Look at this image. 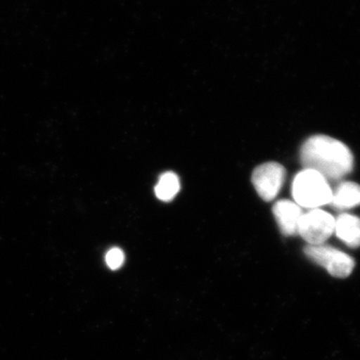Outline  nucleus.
<instances>
[{
    "label": "nucleus",
    "mask_w": 360,
    "mask_h": 360,
    "mask_svg": "<svg viewBox=\"0 0 360 360\" xmlns=\"http://www.w3.org/2000/svg\"><path fill=\"white\" fill-rule=\"evenodd\" d=\"M335 229V217L324 210L315 208L302 215L298 234L309 245H321L330 238Z\"/></svg>",
    "instance_id": "4"
},
{
    "label": "nucleus",
    "mask_w": 360,
    "mask_h": 360,
    "mask_svg": "<svg viewBox=\"0 0 360 360\" xmlns=\"http://www.w3.org/2000/svg\"><path fill=\"white\" fill-rule=\"evenodd\" d=\"M304 252L309 259L324 267L329 274L338 278L349 276L354 269V260L349 255L331 246L307 245Z\"/></svg>",
    "instance_id": "3"
},
{
    "label": "nucleus",
    "mask_w": 360,
    "mask_h": 360,
    "mask_svg": "<svg viewBox=\"0 0 360 360\" xmlns=\"http://www.w3.org/2000/svg\"><path fill=\"white\" fill-rule=\"evenodd\" d=\"M285 168L277 162H266L253 170L251 181L258 195L271 201L278 195L285 180Z\"/></svg>",
    "instance_id": "5"
},
{
    "label": "nucleus",
    "mask_w": 360,
    "mask_h": 360,
    "mask_svg": "<svg viewBox=\"0 0 360 360\" xmlns=\"http://www.w3.org/2000/svg\"><path fill=\"white\" fill-rule=\"evenodd\" d=\"M272 212L283 236H293L298 234L300 219L303 215L300 205L290 200H279L274 205Z\"/></svg>",
    "instance_id": "6"
},
{
    "label": "nucleus",
    "mask_w": 360,
    "mask_h": 360,
    "mask_svg": "<svg viewBox=\"0 0 360 360\" xmlns=\"http://www.w3.org/2000/svg\"><path fill=\"white\" fill-rule=\"evenodd\" d=\"M300 161L305 169L319 172L326 180H338L354 167V155L342 142L328 135H314L303 143Z\"/></svg>",
    "instance_id": "1"
},
{
    "label": "nucleus",
    "mask_w": 360,
    "mask_h": 360,
    "mask_svg": "<svg viewBox=\"0 0 360 360\" xmlns=\"http://www.w3.org/2000/svg\"><path fill=\"white\" fill-rule=\"evenodd\" d=\"M330 205L338 210H349L360 205V186L354 182H343L333 191Z\"/></svg>",
    "instance_id": "8"
},
{
    "label": "nucleus",
    "mask_w": 360,
    "mask_h": 360,
    "mask_svg": "<svg viewBox=\"0 0 360 360\" xmlns=\"http://www.w3.org/2000/svg\"><path fill=\"white\" fill-rule=\"evenodd\" d=\"M292 196L300 207L315 210L330 203L333 191L328 180L319 172L303 169L293 179Z\"/></svg>",
    "instance_id": "2"
},
{
    "label": "nucleus",
    "mask_w": 360,
    "mask_h": 360,
    "mask_svg": "<svg viewBox=\"0 0 360 360\" xmlns=\"http://www.w3.org/2000/svg\"><path fill=\"white\" fill-rule=\"evenodd\" d=\"M124 253L120 248H111L105 255V262L110 269L117 270L124 262Z\"/></svg>",
    "instance_id": "10"
},
{
    "label": "nucleus",
    "mask_w": 360,
    "mask_h": 360,
    "mask_svg": "<svg viewBox=\"0 0 360 360\" xmlns=\"http://www.w3.org/2000/svg\"><path fill=\"white\" fill-rule=\"evenodd\" d=\"M335 232L349 248L360 246V219L352 214H341L335 220Z\"/></svg>",
    "instance_id": "7"
},
{
    "label": "nucleus",
    "mask_w": 360,
    "mask_h": 360,
    "mask_svg": "<svg viewBox=\"0 0 360 360\" xmlns=\"http://www.w3.org/2000/svg\"><path fill=\"white\" fill-rule=\"evenodd\" d=\"M180 184L179 176L174 172H167L161 175L160 181L155 186V194L158 200L170 201L179 193Z\"/></svg>",
    "instance_id": "9"
}]
</instances>
